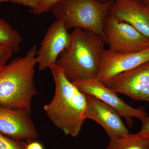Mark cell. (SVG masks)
I'll list each match as a JSON object with an SVG mask.
<instances>
[{
  "label": "cell",
  "instance_id": "cell-1",
  "mask_svg": "<svg viewBox=\"0 0 149 149\" xmlns=\"http://www.w3.org/2000/svg\"><path fill=\"white\" fill-rule=\"evenodd\" d=\"M51 70L55 90L53 97L44 109L51 122L68 136L76 138L85 120L87 95L65 77L61 68L55 65Z\"/></svg>",
  "mask_w": 149,
  "mask_h": 149
},
{
  "label": "cell",
  "instance_id": "cell-2",
  "mask_svg": "<svg viewBox=\"0 0 149 149\" xmlns=\"http://www.w3.org/2000/svg\"><path fill=\"white\" fill-rule=\"evenodd\" d=\"M37 46L23 56L11 61L0 70V105L31 114L33 97L38 92L35 82Z\"/></svg>",
  "mask_w": 149,
  "mask_h": 149
},
{
  "label": "cell",
  "instance_id": "cell-3",
  "mask_svg": "<svg viewBox=\"0 0 149 149\" xmlns=\"http://www.w3.org/2000/svg\"><path fill=\"white\" fill-rule=\"evenodd\" d=\"M70 34V46L61 53L56 65L72 83L96 78L105 41L97 34L80 28L73 29Z\"/></svg>",
  "mask_w": 149,
  "mask_h": 149
},
{
  "label": "cell",
  "instance_id": "cell-4",
  "mask_svg": "<svg viewBox=\"0 0 149 149\" xmlns=\"http://www.w3.org/2000/svg\"><path fill=\"white\" fill-rule=\"evenodd\" d=\"M113 2L101 3L97 0H61L51 11L56 19L63 22L68 30L80 28L91 31L103 37L106 42L104 22L109 14Z\"/></svg>",
  "mask_w": 149,
  "mask_h": 149
},
{
  "label": "cell",
  "instance_id": "cell-5",
  "mask_svg": "<svg viewBox=\"0 0 149 149\" xmlns=\"http://www.w3.org/2000/svg\"><path fill=\"white\" fill-rule=\"evenodd\" d=\"M106 43L109 49L120 52H135L149 48V39L130 24L109 14L104 22Z\"/></svg>",
  "mask_w": 149,
  "mask_h": 149
},
{
  "label": "cell",
  "instance_id": "cell-6",
  "mask_svg": "<svg viewBox=\"0 0 149 149\" xmlns=\"http://www.w3.org/2000/svg\"><path fill=\"white\" fill-rule=\"evenodd\" d=\"M72 83L83 93L94 96L112 107L121 117L125 118L130 128L133 127V118L141 120L148 116L144 108L136 109L129 105L118 97L117 93L96 78L78 80Z\"/></svg>",
  "mask_w": 149,
  "mask_h": 149
},
{
  "label": "cell",
  "instance_id": "cell-7",
  "mask_svg": "<svg viewBox=\"0 0 149 149\" xmlns=\"http://www.w3.org/2000/svg\"><path fill=\"white\" fill-rule=\"evenodd\" d=\"M149 61V48L135 52H120L105 49L96 78L105 84L118 74Z\"/></svg>",
  "mask_w": 149,
  "mask_h": 149
},
{
  "label": "cell",
  "instance_id": "cell-8",
  "mask_svg": "<svg viewBox=\"0 0 149 149\" xmlns=\"http://www.w3.org/2000/svg\"><path fill=\"white\" fill-rule=\"evenodd\" d=\"M71 34L63 22L56 19L48 28L37 53V65L40 71L50 68L56 64L59 56L69 48Z\"/></svg>",
  "mask_w": 149,
  "mask_h": 149
},
{
  "label": "cell",
  "instance_id": "cell-9",
  "mask_svg": "<svg viewBox=\"0 0 149 149\" xmlns=\"http://www.w3.org/2000/svg\"><path fill=\"white\" fill-rule=\"evenodd\" d=\"M105 85L133 100L149 102V61L118 74Z\"/></svg>",
  "mask_w": 149,
  "mask_h": 149
},
{
  "label": "cell",
  "instance_id": "cell-10",
  "mask_svg": "<svg viewBox=\"0 0 149 149\" xmlns=\"http://www.w3.org/2000/svg\"><path fill=\"white\" fill-rule=\"evenodd\" d=\"M0 132L27 143L39 137L31 115L2 105H0Z\"/></svg>",
  "mask_w": 149,
  "mask_h": 149
},
{
  "label": "cell",
  "instance_id": "cell-11",
  "mask_svg": "<svg viewBox=\"0 0 149 149\" xmlns=\"http://www.w3.org/2000/svg\"><path fill=\"white\" fill-rule=\"evenodd\" d=\"M85 119H92L104 128L110 139L129 133L121 116L114 108L94 96L87 95Z\"/></svg>",
  "mask_w": 149,
  "mask_h": 149
},
{
  "label": "cell",
  "instance_id": "cell-12",
  "mask_svg": "<svg viewBox=\"0 0 149 149\" xmlns=\"http://www.w3.org/2000/svg\"><path fill=\"white\" fill-rule=\"evenodd\" d=\"M109 14L133 26L149 39V5L140 0H115Z\"/></svg>",
  "mask_w": 149,
  "mask_h": 149
},
{
  "label": "cell",
  "instance_id": "cell-13",
  "mask_svg": "<svg viewBox=\"0 0 149 149\" xmlns=\"http://www.w3.org/2000/svg\"><path fill=\"white\" fill-rule=\"evenodd\" d=\"M105 149H149V140L138 133L120 134L110 139Z\"/></svg>",
  "mask_w": 149,
  "mask_h": 149
},
{
  "label": "cell",
  "instance_id": "cell-14",
  "mask_svg": "<svg viewBox=\"0 0 149 149\" xmlns=\"http://www.w3.org/2000/svg\"><path fill=\"white\" fill-rule=\"evenodd\" d=\"M22 40L19 32L0 17V45L9 48L13 53H18Z\"/></svg>",
  "mask_w": 149,
  "mask_h": 149
},
{
  "label": "cell",
  "instance_id": "cell-15",
  "mask_svg": "<svg viewBox=\"0 0 149 149\" xmlns=\"http://www.w3.org/2000/svg\"><path fill=\"white\" fill-rule=\"evenodd\" d=\"M27 142L10 138L0 132V149H27Z\"/></svg>",
  "mask_w": 149,
  "mask_h": 149
},
{
  "label": "cell",
  "instance_id": "cell-16",
  "mask_svg": "<svg viewBox=\"0 0 149 149\" xmlns=\"http://www.w3.org/2000/svg\"><path fill=\"white\" fill-rule=\"evenodd\" d=\"M61 0H40L35 8L30 9L29 12L35 15H40L51 10L54 6Z\"/></svg>",
  "mask_w": 149,
  "mask_h": 149
},
{
  "label": "cell",
  "instance_id": "cell-17",
  "mask_svg": "<svg viewBox=\"0 0 149 149\" xmlns=\"http://www.w3.org/2000/svg\"><path fill=\"white\" fill-rule=\"evenodd\" d=\"M13 53V52L9 48L0 45V70L7 64Z\"/></svg>",
  "mask_w": 149,
  "mask_h": 149
},
{
  "label": "cell",
  "instance_id": "cell-18",
  "mask_svg": "<svg viewBox=\"0 0 149 149\" xmlns=\"http://www.w3.org/2000/svg\"><path fill=\"white\" fill-rule=\"evenodd\" d=\"M40 1V0H0V3L10 1L13 3L17 4L32 9L37 6Z\"/></svg>",
  "mask_w": 149,
  "mask_h": 149
},
{
  "label": "cell",
  "instance_id": "cell-19",
  "mask_svg": "<svg viewBox=\"0 0 149 149\" xmlns=\"http://www.w3.org/2000/svg\"><path fill=\"white\" fill-rule=\"evenodd\" d=\"M142 127L138 133L140 136L149 140V116H147L141 119Z\"/></svg>",
  "mask_w": 149,
  "mask_h": 149
},
{
  "label": "cell",
  "instance_id": "cell-20",
  "mask_svg": "<svg viewBox=\"0 0 149 149\" xmlns=\"http://www.w3.org/2000/svg\"><path fill=\"white\" fill-rule=\"evenodd\" d=\"M27 149H44L42 145L37 142H32L27 144Z\"/></svg>",
  "mask_w": 149,
  "mask_h": 149
},
{
  "label": "cell",
  "instance_id": "cell-21",
  "mask_svg": "<svg viewBox=\"0 0 149 149\" xmlns=\"http://www.w3.org/2000/svg\"><path fill=\"white\" fill-rule=\"evenodd\" d=\"M99 3H107L113 1V0H97Z\"/></svg>",
  "mask_w": 149,
  "mask_h": 149
},
{
  "label": "cell",
  "instance_id": "cell-22",
  "mask_svg": "<svg viewBox=\"0 0 149 149\" xmlns=\"http://www.w3.org/2000/svg\"><path fill=\"white\" fill-rule=\"evenodd\" d=\"M140 1L145 3L149 5V0H140Z\"/></svg>",
  "mask_w": 149,
  "mask_h": 149
}]
</instances>
